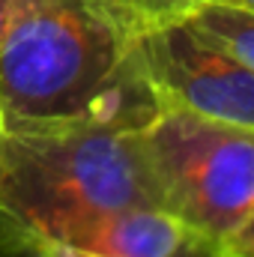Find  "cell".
Here are the masks:
<instances>
[{
	"label": "cell",
	"mask_w": 254,
	"mask_h": 257,
	"mask_svg": "<svg viewBox=\"0 0 254 257\" xmlns=\"http://www.w3.org/2000/svg\"><path fill=\"white\" fill-rule=\"evenodd\" d=\"M156 114L123 30L96 0H15L0 39L3 128H144Z\"/></svg>",
	"instance_id": "cell-1"
},
{
	"label": "cell",
	"mask_w": 254,
	"mask_h": 257,
	"mask_svg": "<svg viewBox=\"0 0 254 257\" xmlns=\"http://www.w3.org/2000/svg\"><path fill=\"white\" fill-rule=\"evenodd\" d=\"M126 206L162 209L141 128L102 123L6 128L0 218L36 242H51Z\"/></svg>",
	"instance_id": "cell-2"
},
{
	"label": "cell",
	"mask_w": 254,
	"mask_h": 257,
	"mask_svg": "<svg viewBox=\"0 0 254 257\" xmlns=\"http://www.w3.org/2000/svg\"><path fill=\"white\" fill-rule=\"evenodd\" d=\"M141 141L162 209L194 239L254 257V128L162 108Z\"/></svg>",
	"instance_id": "cell-3"
},
{
	"label": "cell",
	"mask_w": 254,
	"mask_h": 257,
	"mask_svg": "<svg viewBox=\"0 0 254 257\" xmlns=\"http://www.w3.org/2000/svg\"><path fill=\"white\" fill-rule=\"evenodd\" d=\"M126 36L129 54L147 90L162 108L254 128V69L242 66L183 21H114Z\"/></svg>",
	"instance_id": "cell-4"
},
{
	"label": "cell",
	"mask_w": 254,
	"mask_h": 257,
	"mask_svg": "<svg viewBox=\"0 0 254 257\" xmlns=\"http://www.w3.org/2000/svg\"><path fill=\"white\" fill-rule=\"evenodd\" d=\"M189 230L165 209L126 206L102 212L51 242L48 257H174Z\"/></svg>",
	"instance_id": "cell-5"
},
{
	"label": "cell",
	"mask_w": 254,
	"mask_h": 257,
	"mask_svg": "<svg viewBox=\"0 0 254 257\" xmlns=\"http://www.w3.org/2000/svg\"><path fill=\"white\" fill-rule=\"evenodd\" d=\"M0 257H48L45 248L12 221L0 218Z\"/></svg>",
	"instance_id": "cell-6"
},
{
	"label": "cell",
	"mask_w": 254,
	"mask_h": 257,
	"mask_svg": "<svg viewBox=\"0 0 254 257\" xmlns=\"http://www.w3.org/2000/svg\"><path fill=\"white\" fill-rule=\"evenodd\" d=\"M174 257H230V254L221 251V248H212V245H206L194 236H186V242L174 251Z\"/></svg>",
	"instance_id": "cell-7"
},
{
	"label": "cell",
	"mask_w": 254,
	"mask_h": 257,
	"mask_svg": "<svg viewBox=\"0 0 254 257\" xmlns=\"http://www.w3.org/2000/svg\"><path fill=\"white\" fill-rule=\"evenodd\" d=\"M12 6H15V0H0V39H3V30H6V24H9Z\"/></svg>",
	"instance_id": "cell-8"
},
{
	"label": "cell",
	"mask_w": 254,
	"mask_h": 257,
	"mask_svg": "<svg viewBox=\"0 0 254 257\" xmlns=\"http://www.w3.org/2000/svg\"><path fill=\"white\" fill-rule=\"evenodd\" d=\"M3 138H6V128H3V120H0V156H3Z\"/></svg>",
	"instance_id": "cell-9"
}]
</instances>
